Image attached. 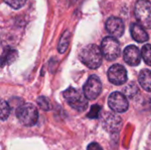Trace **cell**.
Returning <instances> with one entry per match:
<instances>
[{"label":"cell","mask_w":151,"mask_h":150,"mask_svg":"<svg viewBox=\"0 0 151 150\" xmlns=\"http://www.w3.org/2000/svg\"><path fill=\"white\" fill-rule=\"evenodd\" d=\"M102 50L96 44H88L84 47L79 55V58L82 64L90 69L98 68L103 61Z\"/></svg>","instance_id":"cell-1"},{"label":"cell","mask_w":151,"mask_h":150,"mask_svg":"<svg viewBox=\"0 0 151 150\" xmlns=\"http://www.w3.org/2000/svg\"><path fill=\"white\" fill-rule=\"evenodd\" d=\"M63 95L66 103L75 111H84L88 108V99L81 90L71 87L64 91Z\"/></svg>","instance_id":"cell-2"},{"label":"cell","mask_w":151,"mask_h":150,"mask_svg":"<svg viewBox=\"0 0 151 150\" xmlns=\"http://www.w3.org/2000/svg\"><path fill=\"white\" fill-rule=\"evenodd\" d=\"M19 122L25 126H33L38 120V111L32 103H24L16 110Z\"/></svg>","instance_id":"cell-3"},{"label":"cell","mask_w":151,"mask_h":150,"mask_svg":"<svg viewBox=\"0 0 151 150\" xmlns=\"http://www.w3.org/2000/svg\"><path fill=\"white\" fill-rule=\"evenodd\" d=\"M134 15L142 27L151 29V3L148 0H138L134 5Z\"/></svg>","instance_id":"cell-4"},{"label":"cell","mask_w":151,"mask_h":150,"mask_svg":"<svg viewBox=\"0 0 151 150\" xmlns=\"http://www.w3.org/2000/svg\"><path fill=\"white\" fill-rule=\"evenodd\" d=\"M101 50L104 57L109 61L117 59L120 55V45L118 40L113 36H107L103 40Z\"/></svg>","instance_id":"cell-5"},{"label":"cell","mask_w":151,"mask_h":150,"mask_svg":"<svg viewBox=\"0 0 151 150\" xmlns=\"http://www.w3.org/2000/svg\"><path fill=\"white\" fill-rule=\"evenodd\" d=\"M102 92V82L96 75H91L83 87V93L88 100L96 99Z\"/></svg>","instance_id":"cell-6"},{"label":"cell","mask_w":151,"mask_h":150,"mask_svg":"<svg viewBox=\"0 0 151 150\" xmlns=\"http://www.w3.org/2000/svg\"><path fill=\"white\" fill-rule=\"evenodd\" d=\"M108 105L111 111L119 113L126 112L129 107L127 96L120 92H113L110 95L108 98Z\"/></svg>","instance_id":"cell-7"},{"label":"cell","mask_w":151,"mask_h":150,"mask_svg":"<svg viewBox=\"0 0 151 150\" xmlns=\"http://www.w3.org/2000/svg\"><path fill=\"white\" fill-rule=\"evenodd\" d=\"M108 79L114 85L120 86L127 82V72L126 68L119 64L111 65L108 70Z\"/></svg>","instance_id":"cell-8"},{"label":"cell","mask_w":151,"mask_h":150,"mask_svg":"<svg viewBox=\"0 0 151 150\" xmlns=\"http://www.w3.org/2000/svg\"><path fill=\"white\" fill-rule=\"evenodd\" d=\"M106 30L113 37H120L125 32V24L120 18L110 17L105 23Z\"/></svg>","instance_id":"cell-9"},{"label":"cell","mask_w":151,"mask_h":150,"mask_svg":"<svg viewBox=\"0 0 151 150\" xmlns=\"http://www.w3.org/2000/svg\"><path fill=\"white\" fill-rule=\"evenodd\" d=\"M124 60L132 66H137L142 60V53L134 45L127 46L124 50Z\"/></svg>","instance_id":"cell-10"},{"label":"cell","mask_w":151,"mask_h":150,"mask_svg":"<svg viewBox=\"0 0 151 150\" xmlns=\"http://www.w3.org/2000/svg\"><path fill=\"white\" fill-rule=\"evenodd\" d=\"M122 124V119L116 114L112 113H106L103 119V126L104 128L110 132L114 133L119 130Z\"/></svg>","instance_id":"cell-11"},{"label":"cell","mask_w":151,"mask_h":150,"mask_svg":"<svg viewBox=\"0 0 151 150\" xmlns=\"http://www.w3.org/2000/svg\"><path fill=\"white\" fill-rule=\"evenodd\" d=\"M130 33L133 39L138 42H145L149 40V34L147 31L144 29L139 23H132L130 26Z\"/></svg>","instance_id":"cell-12"},{"label":"cell","mask_w":151,"mask_h":150,"mask_svg":"<svg viewBox=\"0 0 151 150\" xmlns=\"http://www.w3.org/2000/svg\"><path fill=\"white\" fill-rule=\"evenodd\" d=\"M138 80L140 85L144 90L151 92V71L148 69H143L140 72Z\"/></svg>","instance_id":"cell-13"},{"label":"cell","mask_w":151,"mask_h":150,"mask_svg":"<svg viewBox=\"0 0 151 150\" xmlns=\"http://www.w3.org/2000/svg\"><path fill=\"white\" fill-rule=\"evenodd\" d=\"M17 56H18V54H17V51L15 50L9 49V48L6 49L4 51L3 56H2V66L13 62L16 59Z\"/></svg>","instance_id":"cell-14"},{"label":"cell","mask_w":151,"mask_h":150,"mask_svg":"<svg viewBox=\"0 0 151 150\" xmlns=\"http://www.w3.org/2000/svg\"><path fill=\"white\" fill-rule=\"evenodd\" d=\"M70 36H71V34H70V32L68 30L65 31V33L62 34L61 39L59 41L58 47L59 53H64L66 50V49L68 48L69 42H70Z\"/></svg>","instance_id":"cell-15"},{"label":"cell","mask_w":151,"mask_h":150,"mask_svg":"<svg viewBox=\"0 0 151 150\" xmlns=\"http://www.w3.org/2000/svg\"><path fill=\"white\" fill-rule=\"evenodd\" d=\"M137 93H138V88H137L136 84L134 83V82H130V83H129L127 87H125L124 89H123V94H124L126 96L129 97V98L134 97Z\"/></svg>","instance_id":"cell-16"},{"label":"cell","mask_w":151,"mask_h":150,"mask_svg":"<svg viewBox=\"0 0 151 150\" xmlns=\"http://www.w3.org/2000/svg\"><path fill=\"white\" fill-rule=\"evenodd\" d=\"M142 57L144 62L151 66V44H145L142 49Z\"/></svg>","instance_id":"cell-17"},{"label":"cell","mask_w":151,"mask_h":150,"mask_svg":"<svg viewBox=\"0 0 151 150\" xmlns=\"http://www.w3.org/2000/svg\"><path fill=\"white\" fill-rule=\"evenodd\" d=\"M11 110H10V106L8 105V103L5 101H2L1 103V120L4 121L8 118L9 115H10Z\"/></svg>","instance_id":"cell-18"},{"label":"cell","mask_w":151,"mask_h":150,"mask_svg":"<svg viewBox=\"0 0 151 150\" xmlns=\"http://www.w3.org/2000/svg\"><path fill=\"white\" fill-rule=\"evenodd\" d=\"M37 104L39 105V107L41 109H42L43 111H49L50 110V101L47 97L45 96H39L37 98Z\"/></svg>","instance_id":"cell-19"},{"label":"cell","mask_w":151,"mask_h":150,"mask_svg":"<svg viewBox=\"0 0 151 150\" xmlns=\"http://www.w3.org/2000/svg\"><path fill=\"white\" fill-rule=\"evenodd\" d=\"M4 1L9 6H11L12 8H14V9L21 8L26 3V0H4Z\"/></svg>","instance_id":"cell-20"},{"label":"cell","mask_w":151,"mask_h":150,"mask_svg":"<svg viewBox=\"0 0 151 150\" xmlns=\"http://www.w3.org/2000/svg\"><path fill=\"white\" fill-rule=\"evenodd\" d=\"M100 111H101V107L99 105H93L89 113L88 114V117L89 118H98Z\"/></svg>","instance_id":"cell-21"},{"label":"cell","mask_w":151,"mask_h":150,"mask_svg":"<svg viewBox=\"0 0 151 150\" xmlns=\"http://www.w3.org/2000/svg\"><path fill=\"white\" fill-rule=\"evenodd\" d=\"M87 150H104L103 148L96 142H93V143H90L88 146V149Z\"/></svg>","instance_id":"cell-22"}]
</instances>
